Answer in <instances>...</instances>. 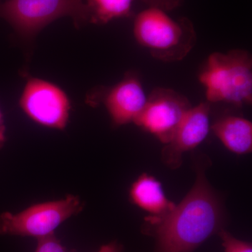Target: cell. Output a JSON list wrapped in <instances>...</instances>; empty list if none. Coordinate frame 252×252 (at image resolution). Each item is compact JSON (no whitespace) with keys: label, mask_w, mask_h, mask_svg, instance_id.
I'll list each match as a JSON object with an SVG mask.
<instances>
[{"label":"cell","mask_w":252,"mask_h":252,"mask_svg":"<svg viewBox=\"0 0 252 252\" xmlns=\"http://www.w3.org/2000/svg\"><path fill=\"white\" fill-rule=\"evenodd\" d=\"M224 252H252V244L235 238L226 230L222 229L218 234Z\"/></svg>","instance_id":"4fadbf2b"},{"label":"cell","mask_w":252,"mask_h":252,"mask_svg":"<svg viewBox=\"0 0 252 252\" xmlns=\"http://www.w3.org/2000/svg\"><path fill=\"white\" fill-rule=\"evenodd\" d=\"M124 247L117 241L111 242L101 247L97 252H123Z\"/></svg>","instance_id":"2e32d148"},{"label":"cell","mask_w":252,"mask_h":252,"mask_svg":"<svg viewBox=\"0 0 252 252\" xmlns=\"http://www.w3.org/2000/svg\"><path fill=\"white\" fill-rule=\"evenodd\" d=\"M64 16L72 18L77 28L90 22L84 0H6L0 4V18L25 39H33L49 23Z\"/></svg>","instance_id":"277c9868"},{"label":"cell","mask_w":252,"mask_h":252,"mask_svg":"<svg viewBox=\"0 0 252 252\" xmlns=\"http://www.w3.org/2000/svg\"><path fill=\"white\" fill-rule=\"evenodd\" d=\"M20 106L33 122L64 130L70 114V100L62 89L44 79L30 78L20 97Z\"/></svg>","instance_id":"8992f818"},{"label":"cell","mask_w":252,"mask_h":252,"mask_svg":"<svg viewBox=\"0 0 252 252\" xmlns=\"http://www.w3.org/2000/svg\"><path fill=\"white\" fill-rule=\"evenodd\" d=\"M211 129L230 152L239 155L251 153L252 124L248 119L235 116L221 118Z\"/></svg>","instance_id":"8fae6325"},{"label":"cell","mask_w":252,"mask_h":252,"mask_svg":"<svg viewBox=\"0 0 252 252\" xmlns=\"http://www.w3.org/2000/svg\"><path fill=\"white\" fill-rule=\"evenodd\" d=\"M84 203L77 195L34 204L26 210L0 215V235L31 237L39 240L54 234L60 225L84 210Z\"/></svg>","instance_id":"5b68a950"},{"label":"cell","mask_w":252,"mask_h":252,"mask_svg":"<svg viewBox=\"0 0 252 252\" xmlns=\"http://www.w3.org/2000/svg\"><path fill=\"white\" fill-rule=\"evenodd\" d=\"M192 106L183 94L165 88L152 91L144 110L134 124L166 144Z\"/></svg>","instance_id":"52a82bcc"},{"label":"cell","mask_w":252,"mask_h":252,"mask_svg":"<svg viewBox=\"0 0 252 252\" xmlns=\"http://www.w3.org/2000/svg\"><path fill=\"white\" fill-rule=\"evenodd\" d=\"M37 240V247L34 252H76L74 250L68 252L54 234Z\"/></svg>","instance_id":"5bb4252c"},{"label":"cell","mask_w":252,"mask_h":252,"mask_svg":"<svg viewBox=\"0 0 252 252\" xmlns=\"http://www.w3.org/2000/svg\"><path fill=\"white\" fill-rule=\"evenodd\" d=\"M100 94L103 95H97L99 98L97 102H103L113 124L117 126L135 122L148 98L140 79L134 74H127L115 86L101 91Z\"/></svg>","instance_id":"9c48e42d"},{"label":"cell","mask_w":252,"mask_h":252,"mask_svg":"<svg viewBox=\"0 0 252 252\" xmlns=\"http://www.w3.org/2000/svg\"><path fill=\"white\" fill-rule=\"evenodd\" d=\"M6 140V127H5L4 125L2 113L0 110V149L4 147Z\"/></svg>","instance_id":"e0dca14e"},{"label":"cell","mask_w":252,"mask_h":252,"mask_svg":"<svg viewBox=\"0 0 252 252\" xmlns=\"http://www.w3.org/2000/svg\"><path fill=\"white\" fill-rule=\"evenodd\" d=\"M199 81L209 103L225 102L239 107L251 104V55L242 49L214 53L209 56Z\"/></svg>","instance_id":"3957f363"},{"label":"cell","mask_w":252,"mask_h":252,"mask_svg":"<svg viewBox=\"0 0 252 252\" xmlns=\"http://www.w3.org/2000/svg\"><path fill=\"white\" fill-rule=\"evenodd\" d=\"M129 197L131 203L148 212L151 217L164 216L176 205L167 198L161 183L146 173L141 175L131 185Z\"/></svg>","instance_id":"30bf717a"},{"label":"cell","mask_w":252,"mask_h":252,"mask_svg":"<svg viewBox=\"0 0 252 252\" xmlns=\"http://www.w3.org/2000/svg\"><path fill=\"white\" fill-rule=\"evenodd\" d=\"M133 34L154 59L165 63L185 59L197 40L195 28L188 18L174 19L165 10L154 6L136 16Z\"/></svg>","instance_id":"7a4b0ae2"},{"label":"cell","mask_w":252,"mask_h":252,"mask_svg":"<svg viewBox=\"0 0 252 252\" xmlns=\"http://www.w3.org/2000/svg\"><path fill=\"white\" fill-rule=\"evenodd\" d=\"M210 111V103L205 102L192 107L186 114L172 140L162 149V161L169 168H179L184 154L206 139L211 129Z\"/></svg>","instance_id":"ba28073f"},{"label":"cell","mask_w":252,"mask_h":252,"mask_svg":"<svg viewBox=\"0 0 252 252\" xmlns=\"http://www.w3.org/2000/svg\"><path fill=\"white\" fill-rule=\"evenodd\" d=\"M142 1L146 4H149V6H154L165 11H169L180 6L182 4V0H142Z\"/></svg>","instance_id":"9a60e30c"},{"label":"cell","mask_w":252,"mask_h":252,"mask_svg":"<svg viewBox=\"0 0 252 252\" xmlns=\"http://www.w3.org/2000/svg\"><path fill=\"white\" fill-rule=\"evenodd\" d=\"M135 0H87L90 23L105 24L117 18L129 17Z\"/></svg>","instance_id":"7c38bea8"},{"label":"cell","mask_w":252,"mask_h":252,"mask_svg":"<svg viewBox=\"0 0 252 252\" xmlns=\"http://www.w3.org/2000/svg\"><path fill=\"white\" fill-rule=\"evenodd\" d=\"M210 162L203 154L197 157L196 179L183 200L167 215L144 220L142 233L154 239L153 252H194L224 229V204L207 178Z\"/></svg>","instance_id":"6da1fadb"}]
</instances>
